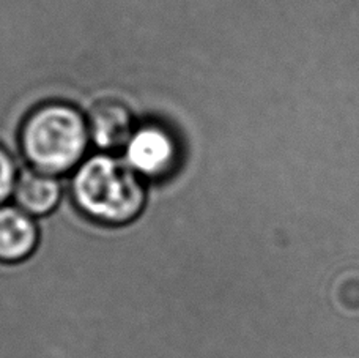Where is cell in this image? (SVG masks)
Returning a JSON list of instances; mask_svg holds the SVG:
<instances>
[{
	"label": "cell",
	"mask_w": 359,
	"mask_h": 358,
	"mask_svg": "<svg viewBox=\"0 0 359 358\" xmlns=\"http://www.w3.org/2000/svg\"><path fill=\"white\" fill-rule=\"evenodd\" d=\"M73 197L81 213L96 225L125 227L142 215L147 193L142 177L126 159L95 155L76 172Z\"/></svg>",
	"instance_id": "cell-1"
},
{
	"label": "cell",
	"mask_w": 359,
	"mask_h": 358,
	"mask_svg": "<svg viewBox=\"0 0 359 358\" xmlns=\"http://www.w3.org/2000/svg\"><path fill=\"white\" fill-rule=\"evenodd\" d=\"M21 140L25 157L36 171L57 175L74 168L84 157L88 124L72 106L46 105L25 120Z\"/></svg>",
	"instance_id": "cell-2"
},
{
	"label": "cell",
	"mask_w": 359,
	"mask_h": 358,
	"mask_svg": "<svg viewBox=\"0 0 359 358\" xmlns=\"http://www.w3.org/2000/svg\"><path fill=\"white\" fill-rule=\"evenodd\" d=\"M175 161V139L158 125L139 128L126 144V163L140 177H163L174 168Z\"/></svg>",
	"instance_id": "cell-3"
},
{
	"label": "cell",
	"mask_w": 359,
	"mask_h": 358,
	"mask_svg": "<svg viewBox=\"0 0 359 358\" xmlns=\"http://www.w3.org/2000/svg\"><path fill=\"white\" fill-rule=\"evenodd\" d=\"M41 229L34 216L15 206H0V262L19 264L36 251Z\"/></svg>",
	"instance_id": "cell-4"
},
{
	"label": "cell",
	"mask_w": 359,
	"mask_h": 358,
	"mask_svg": "<svg viewBox=\"0 0 359 358\" xmlns=\"http://www.w3.org/2000/svg\"><path fill=\"white\" fill-rule=\"evenodd\" d=\"M90 139L104 150L126 147L134 134L131 111L118 100H101L90 111Z\"/></svg>",
	"instance_id": "cell-5"
},
{
	"label": "cell",
	"mask_w": 359,
	"mask_h": 358,
	"mask_svg": "<svg viewBox=\"0 0 359 358\" xmlns=\"http://www.w3.org/2000/svg\"><path fill=\"white\" fill-rule=\"evenodd\" d=\"M18 207L30 216H48L59 206L62 187L54 175L29 169L18 177L15 187Z\"/></svg>",
	"instance_id": "cell-6"
},
{
	"label": "cell",
	"mask_w": 359,
	"mask_h": 358,
	"mask_svg": "<svg viewBox=\"0 0 359 358\" xmlns=\"http://www.w3.org/2000/svg\"><path fill=\"white\" fill-rule=\"evenodd\" d=\"M16 168L11 157L0 147V206L15 193L16 187Z\"/></svg>",
	"instance_id": "cell-7"
}]
</instances>
